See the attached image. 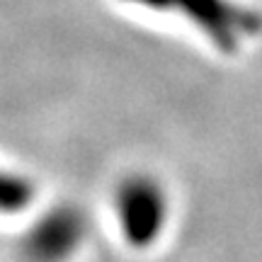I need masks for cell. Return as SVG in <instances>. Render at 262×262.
Returning <instances> with one entry per match:
<instances>
[{
	"label": "cell",
	"mask_w": 262,
	"mask_h": 262,
	"mask_svg": "<svg viewBox=\"0 0 262 262\" xmlns=\"http://www.w3.org/2000/svg\"><path fill=\"white\" fill-rule=\"evenodd\" d=\"M107 209L119 243L136 255L156 250L175 221V194L153 170H129L114 180Z\"/></svg>",
	"instance_id": "cell-1"
},
{
	"label": "cell",
	"mask_w": 262,
	"mask_h": 262,
	"mask_svg": "<svg viewBox=\"0 0 262 262\" xmlns=\"http://www.w3.org/2000/svg\"><path fill=\"white\" fill-rule=\"evenodd\" d=\"M93 233V221L83 204L61 199L34 206L25 216L17 238L19 262H78Z\"/></svg>",
	"instance_id": "cell-2"
},
{
	"label": "cell",
	"mask_w": 262,
	"mask_h": 262,
	"mask_svg": "<svg viewBox=\"0 0 262 262\" xmlns=\"http://www.w3.org/2000/svg\"><path fill=\"white\" fill-rule=\"evenodd\" d=\"M37 204V185L25 172L0 165V219H25Z\"/></svg>",
	"instance_id": "cell-3"
}]
</instances>
